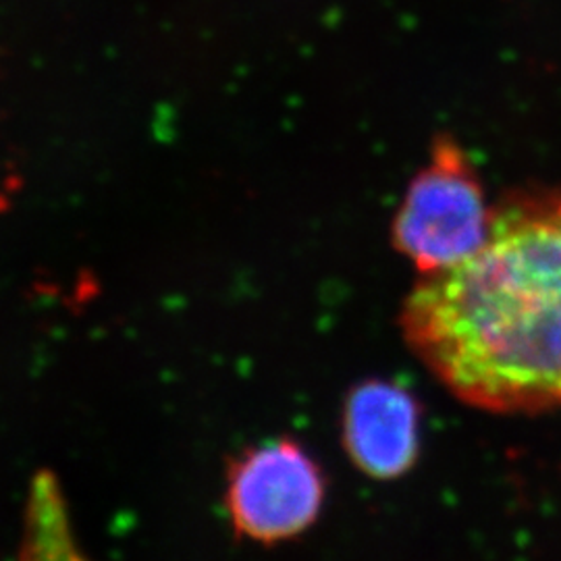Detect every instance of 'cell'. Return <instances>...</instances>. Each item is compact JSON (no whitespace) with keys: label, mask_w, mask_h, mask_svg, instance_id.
Returning <instances> with one entry per match:
<instances>
[{"label":"cell","mask_w":561,"mask_h":561,"mask_svg":"<svg viewBox=\"0 0 561 561\" xmlns=\"http://www.w3.org/2000/svg\"><path fill=\"white\" fill-rule=\"evenodd\" d=\"M400 327L461 403L503 416L561 410V190L495 206L470 259L421 275Z\"/></svg>","instance_id":"6da1fadb"},{"label":"cell","mask_w":561,"mask_h":561,"mask_svg":"<svg viewBox=\"0 0 561 561\" xmlns=\"http://www.w3.org/2000/svg\"><path fill=\"white\" fill-rule=\"evenodd\" d=\"M481 178L456 141L439 140L431 161L410 181L391 225V241L419 275L470 259L493 222Z\"/></svg>","instance_id":"7a4b0ae2"},{"label":"cell","mask_w":561,"mask_h":561,"mask_svg":"<svg viewBox=\"0 0 561 561\" xmlns=\"http://www.w3.org/2000/svg\"><path fill=\"white\" fill-rule=\"evenodd\" d=\"M327 482L319 461L294 439L250 447L229 466L225 505L236 533L262 545L304 535L321 516Z\"/></svg>","instance_id":"3957f363"},{"label":"cell","mask_w":561,"mask_h":561,"mask_svg":"<svg viewBox=\"0 0 561 561\" xmlns=\"http://www.w3.org/2000/svg\"><path fill=\"white\" fill-rule=\"evenodd\" d=\"M341 439L362 474L400 479L421 456V405L398 382H360L343 403Z\"/></svg>","instance_id":"277c9868"},{"label":"cell","mask_w":561,"mask_h":561,"mask_svg":"<svg viewBox=\"0 0 561 561\" xmlns=\"http://www.w3.org/2000/svg\"><path fill=\"white\" fill-rule=\"evenodd\" d=\"M18 561H90L76 541L67 502L53 472H38L30 484Z\"/></svg>","instance_id":"5b68a950"}]
</instances>
